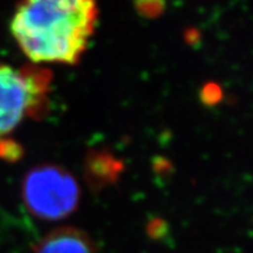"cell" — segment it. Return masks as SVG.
<instances>
[{
	"label": "cell",
	"instance_id": "277c9868",
	"mask_svg": "<svg viewBox=\"0 0 253 253\" xmlns=\"http://www.w3.org/2000/svg\"><path fill=\"white\" fill-rule=\"evenodd\" d=\"M33 253H97L93 240L77 227L52 230L34 247Z\"/></svg>",
	"mask_w": 253,
	"mask_h": 253
},
{
	"label": "cell",
	"instance_id": "6da1fadb",
	"mask_svg": "<svg viewBox=\"0 0 253 253\" xmlns=\"http://www.w3.org/2000/svg\"><path fill=\"white\" fill-rule=\"evenodd\" d=\"M97 0H20L10 33L35 65H75L96 30Z\"/></svg>",
	"mask_w": 253,
	"mask_h": 253
},
{
	"label": "cell",
	"instance_id": "5b68a950",
	"mask_svg": "<svg viewBox=\"0 0 253 253\" xmlns=\"http://www.w3.org/2000/svg\"><path fill=\"white\" fill-rule=\"evenodd\" d=\"M136 9L147 18L160 16L164 9V0H134Z\"/></svg>",
	"mask_w": 253,
	"mask_h": 253
},
{
	"label": "cell",
	"instance_id": "8992f818",
	"mask_svg": "<svg viewBox=\"0 0 253 253\" xmlns=\"http://www.w3.org/2000/svg\"><path fill=\"white\" fill-rule=\"evenodd\" d=\"M21 155H22V149L16 142L5 140V138L0 140V159L14 162L20 159Z\"/></svg>",
	"mask_w": 253,
	"mask_h": 253
},
{
	"label": "cell",
	"instance_id": "3957f363",
	"mask_svg": "<svg viewBox=\"0 0 253 253\" xmlns=\"http://www.w3.org/2000/svg\"><path fill=\"white\" fill-rule=\"evenodd\" d=\"M22 198L30 213L42 220L57 221L70 216L79 204L75 177L53 164L35 167L25 176Z\"/></svg>",
	"mask_w": 253,
	"mask_h": 253
},
{
	"label": "cell",
	"instance_id": "7a4b0ae2",
	"mask_svg": "<svg viewBox=\"0 0 253 253\" xmlns=\"http://www.w3.org/2000/svg\"><path fill=\"white\" fill-rule=\"evenodd\" d=\"M50 73L42 66H10L0 62V140L26 118L47 111Z\"/></svg>",
	"mask_w": 253,
	"mask_h": 253
}]
</instances>
